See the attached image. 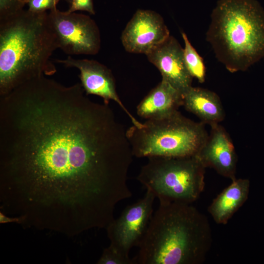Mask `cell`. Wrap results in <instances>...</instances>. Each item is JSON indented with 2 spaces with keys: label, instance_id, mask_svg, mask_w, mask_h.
I'll list each match as a JSON object with an SVG mask.
<instances>
[{
  "label": "cell",
  "instance_id": "19",
  "mask_svg": "<svg viewBox=\"0 0 264 264\" xmlns=\"http://www.w3.org/2000/svg\"><path fill=\"white\" fill-rule=\"evenodd\" d=\"M61 0H29L28 10L33 12H44L57 7Z\"/></svg>",
  "mask_w": 264,
  "mask_h": 264
},
{
  "label": "cell",
  "instance_id": "9",
  "mask_svg": "<svg viewBox=\"0 0 264 264\" xmlns=\"http://www.w3.org/2000/svg\"><path fill=\"white\" fill-rule=\"evenodd\" d=\"M170 36L163 18L149 10H138L123 30L121 40L125 49L146 55Z\"/></svg>",
  "mask_w": 264,
  "mask_h": 264
},
{
  "label": "cell",
  "instance_id": "21",
  "mask_svg": "<svg viewBox=\"0 0 264 264\" xmlns=\"http://www.w3.org/2000/svg\"><path fill=\"white\" fill-rule=\"evenodd\" d=\"M10 222H16L22 225V219L21 217H8L4 213L0 211V223L3 224Z\"/></svg>",
  "mask_w": 264,
  "mask_h": 264
},
{
  "label": "cell",
  "instance_id": "20",
  "mask_svg": "<svg viewBox=\"0 0 264 264\" xmlns=\"http://www.w3.org/2000/svg\"><path fill=\"white\" fill-rule=\"evenodd\" d=\"M77 11H84L94 15L93 0H72L68 12H75Z\"/></svg>",
  "mask_w": 264,
  "mask_h": 264
},
{
  "label": "cell",
  "instance_id": "22",
  "mask_svg": "<svg viewBox=\"0 0 264 264\" xmlns=\"http://www.w3.org/2000/svg\"><path fill=\"white\" fill-rule=\"evenodd\" d=\"M67 2H68L70 4L72 2V0H66Z\"/></svg>",
  "mask_w": 264,
  "mask_h": 264
},
{
  "label": "cell",
  "instance_id": "4",
  "mask_svg": "<svg viewBox=\"0 0 264 264\" xmlns=\"http://www.w3.org/2000/svg\"><path fill=\"white\" fill-rule=\"evenodd\" d=\"M216 58L230 72L264 57V10L255 0H220L206 33Z\"/></svg>",
  "mask_w": 264,
  "mask_h": 264
},
{
  "label": "cell",
  "instance_id": "12",
  "mask_svg": "<svg viewBox=\"0 0 264 264\" xmlns=\"http://www.w3.org/2000/svg\"><path fill=\"white\" fill-rule=\"evenodd\" d=\"M210 127V133L197 155L206 168H213L219 175L234 180L237 156L232 140L219 123Z\"/></svg>",
  "mask_w": 264,
  "mask_h": 264
},
{
  "label": "cell",
  "instance_id": "13",
  "mask_svg": "<svg viewBox=\"0 0 264 264\" xmlns=\"http://www.w3.org/2000/svg\"><path fill=\"white\" fill-rule=\"evenodd\" d=\"M182 105V94L162 79L139 104L137 113L146 120L160 118L178 111Z\"/></svg>",
  "mask_w": 264,
  "mask_h": 264
},
{
  "label": "cell",
  "instance_id": "6",
  "mask_svg": "<svg viewBox=\"0 0 264 264\" xmlns=\"http://www.w3.org/2000/svg\"><path fill=\"white\" fill-rule=\"evenodd\" d=\"M148 158L137 178L159 202L192 204L198 198L205 187L206 167L197 155Z\"/></svg>",
  "mask_w": 264,
  "mask_h": 264
},
{
  "label": "cell",
  "instance_id": "14",
  "mask_svg": "<svg viewBox=\"0 0 264 264\" xmlns=\"http://www.w3.org/2000/svg\"><path fill=\"white\" fill-rule=\"evenodd\" d=\"M249 188V179L236 178L213 199L208 211L217 224L228 223L247 200Z\"/></svg>",
  "mask_w": 264,
  "mask_h": 264
},
{
  "label": "cell",
  "instance_id": "5",
  "mask_svg": "<svg viewBox=\"0 0 264 264\" xmlns=\"http://www.w3.org/2000/svg\"><path fill=\"white\" fill-rule=\"evenodd\" d=\"M208 134L204 123L195 122L178 110L127 130L132 154L137 157L196 155Z\"/></svg>",
  "mask_w": 264,
  "mask_h": 264
},
{
  "label": "cell",
  "instance_id": "15",
  "mask_svg": "<svg viewBox=\"0 0 264 264\" xmlns=\"http://www.w3.org/2000/svg\"><path fill=\"white\" fill-rule=\"evenodd\" d=\"M182 96V106L187 110L196 115L204 124L211 126L223 120L224 109L219 96L215 92L192 86Z\"/></svg>",
  "mask_w": 264,
  "mask_h": 264
},
{
  "label": "cell",
  "instance_id": "10",
  "mask_svg": "<svg viewBox=\"0 0 264 264\" xmlns=\"http://www.w3.org/2000/svg\"><path fill=\"white\" fill-rule=\"evenodd\" d=\"M55 62L66 67H75L80 72L81 85L87 95L102 97L106 104L110 100L115 102L131 119L133 125L141 127L138 121L128 110L117 94L115 80L111 70L101 63L87 59H75L69 56L65 59H55Z\"/></svg>",
  "mask_w": 264,
  "mask_h": 264
},
{
  "label": "cell",
  "instance_id": "16",
  "mask_svg": "<svg viewBox=\"0 0 264 264\" xmlns=\"http://www.w3.org/2000/svg\"><path fill=\"white\" fill-rule=\"evenodd\" d=\"M184 43V59L187 68L191 75L200 83L205 80V67L203 59L190 42L187 36L181 33Z\"/></svg>",
  "mask_w": 264,
  "mask_h": 264
},
{
  "label": "cell",
  "instance_id": "3",
  "mask_svg": "<svg viewBox=\"0 0 264 264\" xmlns=\"http://www.w3.org/2000/svg\"><path fill=\"white\" fill-rule=\"evenodd\" d=\"M59 48L47 12L22 10L0 20V96L56 72L50 58Z\"/></svg>",
  "mask_w": 264,
  "mask_h": 264
},
{
  "label": "cell",
  "instance_id": "7",
  "mask_svg": "<svg viewBox=\"0 0 264 264\" xmlns=\"http://www.w3.org/2000/svg\"><path fill=\"white\" fill-rule=\"evenodd\" d=\"M57 38L59 48L69 55H95L101 47V36L96 22L89 16L63 12L57 7L48 12Z\"/></svg>",
  "mask_w": 264,
  "mask_h": 264
},
{
  "label": "cell",
  "instance_id": "1",
  "mask_svg": "<svg viewBox=\"0 0 264 264\" xmlns=\"http://www.w3.org/2000/svg\"><path fill=\"white\" fill-rule=\"evenodd\" d=\"M84 92L42 75L0 97V188L38 220L82 222L130 190L127 130Z\"/></svg>",
  "mask_w": 264,
  "mask_h": 264
},
{
  "label": "cell",
  "instance_id": "2",
  "mask_svg": "<svg viewBox=\"0 0 264 264\" xmlns=\"http://www.w3.org/2000/svg\"><path fill=\"white\" fill-rule=\"evenodd\" d=\"M212 242L207 218L192 204L159 202L133 258L136 264H201Z\"/></svg>",
  "mask_w": 264,
  "mask_h": 264
},
{
  "label": "cell",
  "instance_id": "17",
  "mask_svg": "<svg viewBox=\"0 0 264 264\" xmlns=\"http://www.w3.org/2000/svg\"><path fill=\"white\" fill-rule=\"evenodd\" d=\"M97 264H136L134 258L124 255L109 245L105 248L97 262Z\"/></svg>",
  "mask_w": 264,
  "mask_h": 264
},
{
  "label": "cell",
  "instance_id": "8",
  "mask_svg": "<svg viewBox=\"0 0 264 264\" xmlns=\"http://www.w3.org/2000/svg\"><path fill=\"white\" fill-rule=\"evenodd\" d=\"M155 198L146 191L142 198L127 206L110 222L106 228L110 245L126 256L132 247L139 246L154 213Z\"/></svg>",
  "mask_w": 264,
  "mask_h": 264
},
{
  "label": "cell",
  "instance_id": "18",
  "mask_svg": "<svg viewBox=\"0 0 264 264\" xmlns=\"http://www.w3.org/2000/svg\"><path fill=\"white\" fill-rule=\"evenodd\" d=\"M29 0H0V20L12 16L22 10Z\"/></svg>",
  "mask_w": 264,
  "mask_h": 264
},
{
  "label": "cell",
  "instance_id": "11",
  "mask_svg": "<svg viewBox=\"0 0 264 264\" xmlns=\"http://www.w3.org/2000/svg\"><path fill=\"white\" fill-rule=\"evenodd\" d=\"M146 55L159 70L162 79L182 95L192 86L193 77L186 66L183 48L173 36L170 35Z\"/></svg>",
  "mask_w": 264,
  "mask_h": 264
}]
</instances>
